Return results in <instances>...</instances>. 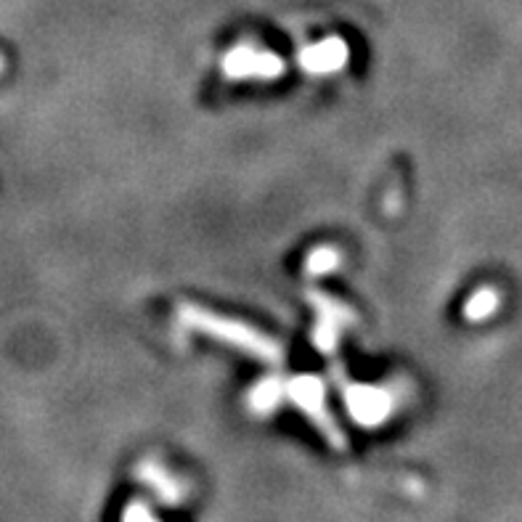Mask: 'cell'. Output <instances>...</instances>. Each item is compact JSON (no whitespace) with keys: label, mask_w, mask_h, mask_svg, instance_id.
Wrapping results in <instances>:
<instances>
[{"label":"cell","mask_w":522,"mask_h":522,"mask_svg":"<svg viewBox=\"0 0 522 522\" xmlns=\"http://www.w3.org/2000/svg\"><path fill=\"white\" fill-rule=\"evenodd\" d=\"M3 67H6V59H3V53H0V75H3Z\"/></svg>","instance_id":"30bf717a"},{"label":"cell","mask_w":522,"mask_h":522,"mask_svg":"<svg viewBox=\"0 0 522 522\" xmlns=\"http://www.w3.org/2000/svg\"><path fill=\"white\" fill-rule=\"evenodd\" d=\"M220 69L228 80H279L287 72V61L279 53L263 51L250 43H239L220 59Z\"/></svg>","instance_id":"277c9868"},{"label":"cell","mask_w":522,"mask_h":522,"mask_svg":"<svg viewBox=\"0 0 522 522\" xmlns=\"http://www.w3.org/2000/svg\"><path fill=\"white\" fill-rule=\"evenodd\" d=\"M284 401L295 403V409L303 411L305 417L313 422V427H318L329 438V443H334L337 448L345 446L340 427H337L334 417L329 414V406H326V390L321 379L305 377V374L284 379Z\"/></svg>","instance_id":"3957f363"},{"label":"cell","mask_w":522,"mask_h":522,"mask_svg":"<svg viewBox=\"0 0 522 522\" xmlns=\"http://www.w3.org/2000/svg\"><path fill=\"white\" fill-rule=\"evenodd\" d=\"M250 403L255 411H273L279 409L284 403V379L273 377V379H263L255 390L250 393Z\"/></svg>","instance_id":"ba28073f"},{"label":"cell","mask_w":522,"mask_h":522,"mask_svg":"<svg viewBox=\"0 0 522 522\" xmlns=\"http://www.w3.org/2000/svg\"><path fill=\"white\" fill-rule=\"evenodd\" d=\"M178 318L186 329H194L199 334H207L220 345L236 348L247 353V356L258 358L260 364L279 366L284 361V348L276 337H268L265 332L255 326L244 324L239 318L220 316L215 311H207L197 303H181L178 305Z\"/></svg>","instance_id":"6da1fadb"},{"label":"cell","mask_w":522,"mask_h":522,"mask_svg":"<svg viewBox=\"0 0 522 522\" xmlns=\"http://www.w3.org/2000/svg\"><path fill=\"white\" fill-rule=\"evenodd\" d=\"M305 297H308V303L316 313V324L311 329L313 348L318 353H324V356H332L337 345H340L342 334L356 326L358 313L337 297L321 292V289H308Z\"/></svg>","instance_id":"7a4b0ae2"},{"label":"cell","mask_w":522,"mask_h":522,"mask_svg":"<svg viewBox=\"0 0 522 522\" xmlns=\"http://www.w3.org/2000/svg\"><path fill=\"white\" fill-rule=\"evenodd\" d=\"M348 59L350 48L342 38H324L300 51V67H303V72L316 77L340 72V69H345Z\"/></svg>","instance_id":"8992f818"},{"label":"cell","mask_w":522,"mask_h":522,"mask_svg":"<svg viewBox=\"0 0 522 522\" xmlns=\"http://www.w3.org/2000/svg\"><path fill=\"white\" fill-rule=\"evenodd\" d=\"M340 393L342 401L348 406L350 417L356 419L364 427H377L393 414V393L387 387L364 385V382H353V379L340 374Z\"/></svg>","instance_id":"5b68a950"},{"label":"cell","mask_w":522,"mask_h":522,"mask_svg":"<svg viewBox=\"0 0 522 522\" xmlns=\"http://www.w3.org/2000/svg\"><path fill=\"white\" fill-rule=\"evenodd\" d=\"M340 263H342V252L337 250V247H332V244H321V247L308 252L303 271L305 276H313V279H316V276H326V273L337 271Z\"/></svg>","instance_id":"52a82bcc"},{"label":"cell","mask_w":522,"mask_h":522,"mask_svg":"<svg viewBox=\"0 0 522 522\" xmlns=\"http://www.w3.org/2000/svg\"><path fill=\"white\" fill-rule=\"evenodd\" d=\"M496 303H499V297H496L493 289H480V292H475V295L470 297V303H467L464 313H467V318H472V321H480V318L491 316Z\"/></svg>","instance_id":"9c48e42d"}]
</instances>
